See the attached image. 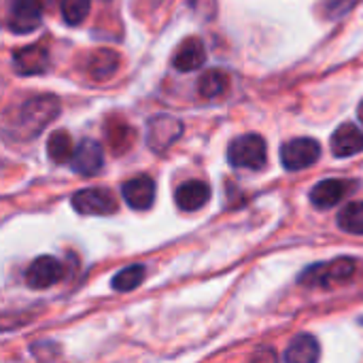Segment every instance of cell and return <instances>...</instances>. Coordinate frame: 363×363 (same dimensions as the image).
Here are the masks:
<instances>
[{
	"label": "cell",
	"mask_w": 363,
	"mask_h": 363,
	"mask_svg": "<svg viewBox=\"0 0 363 363\" xmlns=\"http://www.w3.org/2000/svg\"><path fill=\"white\" fill-rule=\"evenodd\" d=\"M60 115V100L51 94H38L28 98L15 108L13 117H4V134L13 140L36 138Z\"/></svg>",
	"instance_id": "obj_1"
},
{
	"label": "cell",
	"mask_w": 363,
	"mask_h": 363,
	"mask_svg": "<svg viewBox=\"0 0 363 363\" xmlns=\"http://www.w3.org/2000/svg\"><path fill=\"white\" fill-rule=\"evenodd\" d=\"M228 162L234 168L262 170L268 162V147L259 134H242L228 147Z\"/></svg>",
	"instance_id": "obj_2"
},
{
	"label": "cell",
	"mask_w": 363,
	"mask_h": 363,
	"mask_svg": "<svg viewBox=\"0 0 363 363\" xmlns=\"http://www.w3.org/2000/svg\"><path fill=\"white\" fill-rule=\"evenodd\" d=\"M355 272V259L351 257H338V259H332L328 264H313L311 268H306L298 283L300 285H306V287H332L336 283H342L347 279H351Z\"/></svg>",
	"instance_id": "obj_3"
},
{
	"label": "cell",
	"mask_w": 363,
	"mask_h": 363,
	"mask_svg": "<svg viewBox=\"0 0 363 363\" xmlns=\"http://www.w3.org/2000/svg\"><path fill=\"white\" fill-rule=\"evenodd\" d=\"M43 21V4L40 0H9L6 26L15 34L34 32Z\"/></svg>",
	"instance_id": "obj_4"
},
{
	"label": "cell",
	"mask_w": 363,
	"mask_h": 363,
	"mask_svg": "<svg viewBox=\"0 0 363 363\" xmlns=\"http://www.w3.org/2000/svg\"><path fill=\"white\" fill-rule=\"evenodd\" d=\"M70 204L81 215H113L119 208L117 198L108 189H102V187L79 189L72 196Z\"/></svg>",
	"instance_id": "obj_5"
},
{
	"label": "cell",
	"mask_w": 363,
	"mask_h": 363,
	"mask_svg": "<svg viewBox=\"0 0 363 363\" xmlns=\"http://www.w3.org/2000/svg\"><path fill=\"white\" fill-rule=\"evenodd\" d=\"M321 157V145L315 138H294L281 147V162L287 170H304Z\"/></svg>",
	"instance_id": "obj_6"
},
{
	"label": "cell",
	"mask_w": 363,
	"mask_h": 363,
	"mask_svg": "<svg viewBox=\"0 0 363 363\" xmlns=\"http://www.w3.org/2000/svg\"><path fill=\"white\" fill-rule=\"evenodd\" d=\"M183 134V123L172 115H157L147 123V145L155 153H164Z\"/></svg>",
	"instance_id": "obj_7"
},
{
	"label": "cell",
	"mask_w": 363,
	"mask_h": 363,
	"mask_svg": "<svg viewBox=\"0 0 363 363\" xmlns=\"http://www.w3.org/2000/svg\"><path fill=\"white\" fill-rule=\"evenodd\" d=\"M64 277V268L62 264L51 257V255H40L36 257L30 268L26 270V283L32 289H47L55 283H60Z\"/></svg>",
	"instance_id": "obj_8"
},
{
	"label": "cell",
	"mask_w": 363,
	"mask_h": 363,
	"mask_svg": "<svg viewBox=\"0 0 363 363\" xmlns=\"http://www.w3.org/2000/svg\"><path fill=\"white\" fill-rule=\"evenodd\" d=\"M70 166L81 177H96L102 170V166H104L102 145L96 143V140H91V138L81 140L79 147L74 149V155L70 160Z\"/></svg>",
	"instance_id": "obj_9"
},
{
	"label": "cell",
	"mask_w": 363,
	"mask_h": 363,
	"mask_svg": "<svg viewBox=\"0 0 363 363\" xmlns=\"http://www.w3.org/2000/svg\"><path fill=\"white\" fill-rule=\"evenodd\" d=\"M125 204L134 211H149L155 202V181L147 174L134 177L121 185Z\"/></svg>",
	"instance_id": "obj_10"
},
{
	"label": "cell",
	"mask_w": 363,
	"mask_h": 363,
	"mask_svg": "<svg viewBox=\"0 0 363 363\" xmlns=\"http://www.w3.org/2000/svg\"><path fill=\"white\" fill-rule=\"evenodd\" d=\"M13 68L21 77L43 74L49 70V51L45 49V45L21 47L13 53Z\"/></svg>",
	"instance_id": "obj_11"
},
{
	"label": "cell",
	"mask_w": 363,
	"mask_h": 363,
	"mask_svg": "<svg viewBox=\"0 0 363 363\" xmlns=\"http://www.w3.org/2000/svg\"><path fill=\"white\" fill-rule=\"evenodd\" d=\"M353 183L351 181H342V179H325L321 183H317L311 189V202L317 208H332L336 206L349 191H351Z\"/></svg>",
	"instance_id": "obj_12"
},
{
	"label": "cell",
	"mask_w": 363,
	"mask_h": 363,
	"mask_svg": "<svg viewBox=\"0 0 363 363\" xmlns=\"http://www.w3.org/2000/svg\"><path fill=\"white\" fill-rule=\"evenodd\" d=\"M332 153L336 157H351L363 151V132L355 123H342L330 140Z\"/></svg>",
	"instance_id": "obj_13"
},
{
	"label": "cell",
	"mask_w": 363,
	"mask_h": 363,
	"mask_svg": "<svg viewBox=\"0 0 363 363\" xmlns=\"http://www.w3.org/2000/svg\"><path fill=\"white\" fill-rule=\"evenodd\" d=\"M206 60V49H204V43L196 36L183 40L179 45V49L174 51L172 55V66L179 70V72H191V70H198Z\"/></svg>",
	"instance_id": "obj_14"
},
{
	"label": "cell",
	"mask_w": 363,
	"mask_h": 363,
	"mask_svg": "<svg viewBox=\"0 0 363 363\" xmlns=\"http://www.w3.org/2000/svg\"><path fill=\"white\" fill-rule=\"evenodd\" d=\"M208 200H211V187L204 181H187V183L179 185V189L174 194L177 206L187 213L200 211Z\"/></svg>",
	"instance_id": "obj_15"
},
{
	"label": "cell",
	"mask_w": 363,
	"mask_h": 363,
	"mask_svg": "<svg viewBox=\"0 0 363 363\" xmlns=\"http://www.w3.org/2000/svg\"><path fill=\"white\" fill-rule=\"evenodd\" d=\"M321 355L319 342L311 334H300L296 336L287 351H285V363H317Z\"/></svg>",
	"instance_id": "obj_16"
},
{
	"label": "cell",
	"mask_w": 363,
	"mask_h": 363,
	"mask_svg": "<svg viewBox=\"0 0 363 363\" xmlns=\"http://www.w3.org/2000/svg\"><path fill=\"white\" fill-rule=\"evenodd\" d=\"M119 68V55L111 49H98L87 60V72L96 81H104L115 74Z\"/></svg>",
	"instance_id": "obj_17"
},
{
	"label": "cell",
	"mask_w": 363,
	"mask_h": 363,
	"mask_svg": "<svg viewBox=\"0 0 363 363\" xmlns=\"http://www.w3.org/2000/svg\"><path fill=\"white\" fill-rule=\"evenodd\" d=\"M106 140L113 153H125L134 143V130L123 119H111L106 123Z\"/></svg>",
	"instance_id": "obj_18"
},
{
	"label": "cell",
	"mask_w": 363,
	"mask_h": 363,
	"mask_svg": "<svg viewBox=\"0 0 363 363\" xmlns=\"http://www.w3.org/2000/svg\"><path fill=\"white\" fill-rule=\"evenodd\" d=\"M47 155L51 162L55 164H66L72 160L74 155V147H72V138L66 130H55L49 140H47Z\"/></svg>",
	"instance_id": "obj_19"
},
{
	"label": "cell",
	"mask_w": 363,
	"mask_h": 363,
	"mask_svg": "<svg viewBox=\"0 0 363 363\" xmlns=\"http://www.w3.org/2000/svg\"><path fill=\"white\" fill-rule=\"evenodd\" d=\"M230 87V77L223 72V70H206L200 81H198V91L202 98H217V96H223Z\"/></svg>",
	"instance_id": "obj_20"
},
{
	"label": "cell",
	"mask_w": 363,
	"mask_h": 363,
	"mask_svg": "<svg viewBox=\"0 0 363 363\" xmlns=\"http://www.w3.org/2000/svg\"><path fill=\"white\" fill-rule=\"evenodd\" d=\"M336 223L347 234L363 236V202H349L347 206H342Z\"/></svg>",
	"instance_id": "obj_21"
},
{
	"label": "cell",
	"mask_w": 363,
	"mask_h": 363,
	"mask_svg": "<svg viewBox=\"0 0 363 363\" xmlns=\"http://www.w3.org/2000/svg\"><path fill=\"white\" fill-rule=\"evenodd\" d=\"M143 279H145V266H128L113 277L111 287L119 294H128L136 289L143 283Z\"/></svg>",
	"instance_id": "obj_22"
},
{
	"label": "cell",
	"mask_w": 363,
	"mask_h": 363,
	"mask_svg": "<svg viewBox=\"0 0 363 363\" xmlns=\"http://www.w3.org/2000/svg\"><path fill=\"white\" fill-rule=\"evenodd\" d=\"M91 0H62V15L68 26H79L89 13Z\"/></svg>",
	"instance_id": "obj_23"
},
{
	"label": "cell",
	"mask_w": 363,
	"mask_h": 363,
	"mask_svg": "<svg viewBox=\"0 0 363 363\" xmlns=\"http://www.w3.org/2000/svg\"><path fill=\"white\" fill-rule=\"evenodd\" d=\"M362 0H321V13L325 19H340L353 11Z\"/></svg>",
	"instance_id": "obj_24"
},
{
	"label": "cell",
	"mask_w": 363,
	"mask_h": 363,
	"mask_svg": "<svg viewBox=\"0 0 363 363\" xmlns=\"http://www.w3.org/2000/svg\"><path fill=\"white\" fill-rule=\"evenodd\" d=\"M40 4H43V9H49V6L55 4V0H40Z\"/></svg>",
	"instance_id": "obj_25"
},
{
	"label": "cell",
	"mask_w": 363,
	"mask_h": 363,
	"mask_svg": "<svg viewBox=\"0 0 363 363\" xmlns=\"http://www.w3.org/2000/svg\"><path fill=\"white\" fill-rule=\"evenodd\" d=\"M359 119L363 121V102H362V106H359Z\"/></svg>",
	"instance_id": "obj_26"
}]
</instances>
